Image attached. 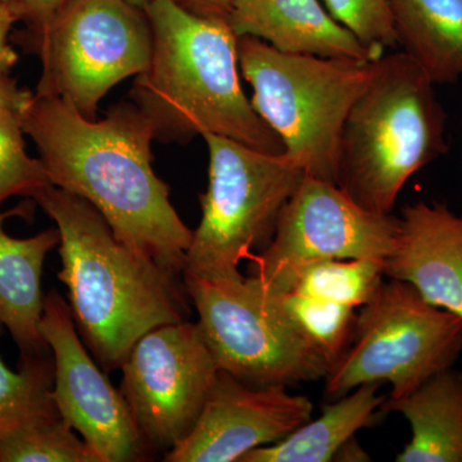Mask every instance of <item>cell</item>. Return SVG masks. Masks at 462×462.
Masks as SVG:
<instances>
[{
  "label": "cell",
  "mask_w": 462,
  "mask_h": 462,
  "mask_svg": "<svg viewBox=\"0 0 462 462\" xmlns=\"http://www.w3.org/2000/svg\"><path fill=\"white\" fill-rule=\"evenodd\" d=\"M21 125L51 185L89 202L125 245L169 272H184L193 230L152 167L156 133L135 103H120L96 121L63 99L35 96Z\"/></svg>",
  "instance_id": "6da1fadb"
},
{
  "label": "cell",
  "mask_w": 462,
  "mask_h": 462,
  "mask_svg": "<svg viewBox=\"0 0 462 462\" xmlns=\"http://www.w3.org/2000/svg\"><path fill=\"white\" fill-rule=\"evenodd\" d=\"M56 223L62 267L79 333L106 372L121 369L135 343L161 325L184 321V284L116 238L87 200L50 185L33 199Z\"/></svg>",
  "instance_id": "7a4b0ae2"
},
{
  "label": "cell",
  "mask_w": 462,
  "mask_h": 462,
  "mask_svg": "<svg viewBox=\"0 0 462 462\" xmlns=\"http://www.w3.org/2000/svg\"><path fill=\"white\" fill-rule=\"evenodd\" d=\"M143 9L152 54L130 98L153 125L156 139L182 144L216 134L264 153H285L242 89L238 36L226 18L199 16L176 0H151Z\"/></svg>",
  "instance_id": "3957f363"
},
{
  "label": "cell",
  "mask_w": 462,
  "mask_h": 462,
  "mask_svg": "<svg viewBox=\"0 0 462 462\" xmlns=\"http://www.w3.org/2000/svg\"><path fill=\"white\" fill-rule=\"evenodd\" d=\"M433 81L406 53L376 60L340 133L336 184L358 205L392 214L407 180L446 153L447 115Z\"/></svg>",
  "instance_id": "277c9868"
},
{
  "label": "cell",
  "mask_w": 462,
  "mask_h": 462,
  "mask_svg": "<svg viewBox=\"0 0 462 462\" xmlns=\"http://www.w3.org/2000/svg\"><path fill=\"white\" fill-rule=\"evenodd\" d=\"M238 57L254 89L252 106L281 138L285 154L305 175L336 184L343 125L378 60L285 53L254 36H239Z\"/></svg>",
  "instance_id": "5b68a950"
},
{
  "label": "cell",
  "mask_w": 462,
  "mask_h": 462,
  "mask_svg": "<svg viewBox=\"0 0 462 462\" xmlns=\"http://www.w3.org/2000/svg\"><path fill=\"white\" fill-rule=\"evenodd\" d=\"M203 139L209 153L208 187L200 196L202 218L182 273L238 279L240 263L254 248L269 245L305 171L285 153H264L216 134Z\"/></svg>",
  "instance_id": "8992f818"
},
{
  "label": "cell",
  "mask_w": 462,
  "mask_h": 462,
  "mask_svg": "<svg viewBox=\"0 0 462 462\" xmlns=\"http://www.w3.org/2000/svg\"><path fill=\"white\" fill-rule=\"evenodd\" d=\"M462 352L460 316L430 305L409 282H382L356 316L354 336L325 375L328 396L389 383L388 398L411 393L454 366Z\"/></svg>",
  "instance_id": "52a82bcc"
},
{
  "label": "cell",
  "mask_w": 462,
  "mask_h": 462,
  "mask_svg": "<svg viewBox=\"0 0 462 462\" xmlns=\"http://www.w3.org/2000/svg\"><path fill=\"white\" fill-rule=\"evenodd\" d=\"M182 275L218 370L260 387H287L325 378L329 372V361L298 329L281 294L254 276Z\"/></svg>",
  "instance_id": "ba28073f"
},
{
  "label": "cell",
  "mask_w": 462,
  "mask_h": 462,
  "mask_svg": "<svg viewBox=\"0 0 462 462\" xmlns=\"http://www.w3.org/2000/svg\"><path fill=\"white\" fill-rule=\"evenodd\" d=\"M30 48L42 60L35 96L94 120L112 88L148 69L152 32L144 9L126 0H66Z\"/></svg>",
  "instance_id": "9c48e42d"
},
{
  "label": "cell",
  "mask_w": 462,
  "mask_h": 462,
  "mask_svg": "<svg viewBox=\"0 0 462 462\" xmlns=\"http://www.w3.org/2000/svg\"><path fill=\"white\" fill-rule=\"evenodd\" d=\"M400 225V217L364 208L334 182L305 175L269 245L249 258V273L264 288L284 293L300 269L318 261L387 260Z\"/></svg>",
  "instance_id": "30bf717a"
},
{
  "label": "cell",
  "mask_w": 462,
  "mask_h": 462,
  "mask_svg": "<svg viewBox=\"0 0 462 462\" xmlns=\"http://www.w3.org/2000/svg\"><path fill=\"white\" fill-rule=\"evenodd\" d=\"M121 393L153 449H172L199 420L217 375L199 322L145 333L121 366Z\"/></svg>",
  "instance_id": "8fae6325"
},
{
  "label": "cell",
  "mask_w": 462,
  "mask_h": 462,
  "mask_svg": "<svg viewBox=\"0 0 462 462\" xmlns=\"http://www.w3.org/2000/svg\"><path fill=\"white\" fill-rule=\"evenodd\" d=\"M39 329L53 354L51 397L67 424L100 462L147 460L153 448L143 437L120 389L88 354L69 303L56 289L44 298Z\"/></svg>",
  "instance_id": "7c38bea8"
},
{
  "label": "cell",
  "mask_w": 462,
  "mask_h": 462,
  "mask_svg": "<svg viewBox=\"0 0 462 462\" xmlns=\"http://www.w3.org/2000/svg\"><path fill=\"white\" fill-rule=\"evenodd\" d=\"M314 404L284 385H252L218 370L193 430L167 451V462H240L311 419Z\"/></svg>",
  "instance_id": "4fadbf2b"
},
{
  "label": "cell",
  "mask_w": 462,
  "mask_h": 462,
  "mask_svg": "<svg viewBox=\"0 0 462 462\" xmlns=\"http://www.w3.org/2000/svg\"><path fill=\"white\" fill-rule=\"evenodd\" d=\"M384 273L412 285L430 305L462 319V216L440 203L404 207Z\"/></svg>",
  "instance_id": "5bb4252c"
},
{
  "label": "cell",
  "mask_w": 462,
  "mask_h": 462,
  "mask_svg": "<svg viewBox=\"0 0 462 462\" xmlns=\"http://www.w3.org/2000/svg\"><path fill=\"white\" fill-rule=\"evenodd\" d=\"M238 36H254L285 53L372 62L383 54L328 14L319 0H236L226 17Z\"/></svg>",
  "instance_id": "9a60e30c"
},
{
  "label": "cell",
  "mask_w": 462,
  "mask_h": 462,
  "mask_svg": "<svg viewBox=\"0 0 462 462\" xmlns=\"http://www.w3.org/2000/svg\"><path fill=\"white\" fill-rule=\"evenodd\" d=\"M32 203L0 212V322L7 328L23 356H44L48 346L41 334L44 310L42 266L51 249L60 245L57 227L30 238H14L5 230L8 218H32Z\"/></svg>",
  "instance_id": "2e32d148"
},
{
  "label": "cell",
  "mask_w": 462,
  "mask_h": 462,
  "mask_svg": "<svg viewBox=\"0 0 462 462\" xmlns=\"http://www.w3.org/2000/svg\"><path fill=\"white\" fill-rule=\"evenodd\" d=\"M379 412H398L411 428V439L397 462H462V373L436 374L411 393L385 397Z\"/></svg>",
  "instance_id": "e0dca14e"
},
{
  "label": "cell",
  "mask_w": 462,
  "mask_h": 462,
  "mask_svg": "<svg viewBox=\"0 0 462 462\" xmlns=\"http://www.w3.org/2000/svg\"><path fill=\"white\" fill-rule=\"evenodd\" d=\"M397 44L434 84L462 78V0H388Z\"/></svg>",
  "instance_id": "ac0fdd59"
},
{
  "label": "cell",
  "mask_w": 462,
  "mask_h": 462,
  "mask_svg": "<svg viewBox=\"0 0 462 462\" xmlns=\"http://www.w3.org/2000/svg\"><path fill=\"white\" fill-rule=\"evenodd\" d=\"M379 383H366L328 404L316 420L305 422L279 442L258 447L240 462H328L358 430L376 420L385 397Z\"/></svg>",
  "instance_id": "d6986e66"
},
{
  "label": "cell",
  "mask_w": 462,
  "mask_h": 462,
  "mask_svg": "<svg viewBox=\"0 0 462 462\" xmlns=\"http://www.w3.org/2000/svg\"><path fill=\"white\" fill-rule=\"evenodd\" d=\"M0 462L100 461L57 410L0 434Z\"/></svg>",
  "instance_id": "ffe728a7"
},
{
  "label": "cell",
  "mask_w": 462,
  "mask_h": 462,
  "mask_svg": "<svg viewBox=\"0 0 462 462\" xmlns=\"http://www.w3.org/2000/svg\"><path fill=\"white\" fill-rule=\"evenodd\" d=\"M384 276V261L378 258L318 261L300 269L287 291L356 310L372 300Z\"/></svg>",
  "instance_id": "44dd1931"
},
{
  "label": "cell",
  "mask_w": 462,
  "mask_h": 462,
  "mask_svg": "<svg viewBox=\"0 0 462 462\" xmlns=\"http://www.w3.org/2000/svg\"><path fill=\"white\" fill-rule=\"evenodd\" d=\"M54 364L45 356H23L18 372L0 357V434L21 422L57 411L51 397Z\"/></svg>",
  "instance_id": "7402d4cb"
},
{
  "label": "cell",
  "mask_w": 462,
  "mask_h": 462,
  "mask_svg": "<svg viewBox=\"0 0 462 462\" xmlns=\"http://www.w3.org/2000/svg\"><path fill=\"white\" fill-rule=\"evenodd\" d=\"M279 294L285 311L298 329L331 366L346 351L354 336L357 316L355 309L296 291Z\"/></svg>",
  "instance_id": "603a6c76"
},
{
  "label": "cell",
  "mask_w": 462,
  "mask_h": 462,
  "mask_svg": "<svg viewBox=\"0 0 462 462\" xmlns=\"http://www.w3.org/2000/svg\"><path fill=\"white\" fill-rule=\"evenodd\" d=\"M20 118L0 114V206L12 197L35 199L51 182L41 160L27 154Z\"/></svg>",
  "instance_id": "cb8c5ba5"
},
{
  "label": "cell",
  "mask_w": 462,
  "mask_h": 462,
  "mask_svg": "<svg viewBox=\"0 0 462 462\" xmlns=\"http://www.w3.org/2000/svg\"><path fill=\"white\" fill-rule=\"evenodd\" d=\"M330 16L354 33L364 45L383 54L397 45L396 29L388 0H325Z\"/></svg>",
  "instance_id": "d4e9b609"
},
{
  "label": "cell",
  "mask_w": 462,
  "mask_h": 462,
  "mask_svg": "<svg viewBox=\"0 0 462 462\" xmlns=\"http://www.w3.org/2000/svg\"><path fill=\"white\" fill-rule=\"evenodd\" d=\"M16 14L18 21H23L29 27L26 44L32 45L38 39L66 0H3Z\"/></svg>",
  "instance_id": "484cf974"
},
{
  "label": "cell",
  "mask_w": 462,
  "mask_h": 462,
  "mask_svg": "<svg viewBox=\"0 0 462 462\" xmlns=\"http://www.w3.org/2000/svg\"><path fill=\"white\" fill-rule=\"evenodd\" d=\"M33 97L32 91L18 87L16 81L8 78V74L0 72V114L14 116L23 120Z\"/></svg>",
  "instance_id": "4316f807"
},
{
  "label": "cell",
  "mask_w": 462,
  "mask_h": 462,
  "mask_svg": "<svg viewBox=\"0 0 462 462\" xmlns=\"http://www.w3.org/2000/svg\"><path fill=\"white\" fill-rule=\"evenodd\" d=\"M17 21L16 14L9 8L7 3L0 0V72L2 74H8L9 69L16 65L18 60L16 51L8 42L9 32Z\"/></svg>",
  "instance_id": "83f0119b"
},
{
  "label": "cell",
  "mask_w": 462,
  "mask_h": 462,
  "mask_svg": "<svg viewBox=\"0 0 462 462\" xmlns=\"http://www.w3.org/2000/svg\"><path fill=\"white\" fill-rule=\"evenodd\" d=\"M176 2L199 16L226 18L236 0H176Z\"/></svg>",
  "instance_id": "f1b7e54d"
},
{
  "label": "cell",
  "mask_w": 462,
  "mask_h": 462,
  "mask_svg": "<svg viewBox=\"0 0 462 462\" xmlns=\"http://www.w3.org/2000/svg\"><path fill=\"white\" fill-rule=\"evenodd\" d=\"M334 460L337 461H370V456L361 448L357 440L354 438L346 440L345 445L340 447L337 455L334 456ZM333 460V461H334Z\"/></svg>",
  "instance_id": "f546056e"
},
{
  "label": "cell",
  "mask_w": 462,
  "mask_h": 462,
  "mask_svg": "<svg viewBox=\"0 0 462 462\" xmlns=\"http://www.w3.org/2000/svg\"><path fill=\"white\" fill-rule=\"evenodd\" d=\"M130 5H135V7L144 8L151 0H126Z\"/></svg>",
  "instance_id": "4dcf8cb0"
}]
</instances>
